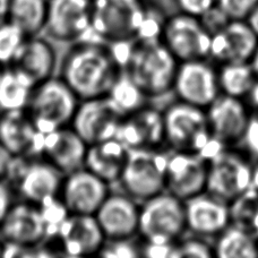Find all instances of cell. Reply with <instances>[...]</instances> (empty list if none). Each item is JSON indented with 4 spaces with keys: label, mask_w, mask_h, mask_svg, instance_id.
<instances>
[{
    "label": "cell",
    "mask_w": 258,
    "mask_h": 258,
    "mask_svg": "<svg viewBox=\"0 0 258 258\" xmlns=\"http://www.w3.org/2000/svg\"><path fill=\"white\" fill-rule=\"evenodd\" d=\"M121 71L111 48L81 42L63 58L60 78L78 99L86 100L107 95Z\"/></svg>",
    "instance_id": "obj_1"
},
{
    "label": "cell",
    "mask_w": 258,
    "mask_h": 258,
    "mask_svg": "<svg viewBox=\"0 0 258 258\" xmlns=\"http://www.w3.org/2000/svg\"><path fill=\"white\" fill-rule=\"evenodd\" d=\"M163 116L165 143L172 151L195 153L209 162L228 147L212 135L205 109L177 100Z\"/></svg>",
    "instance_id": "obj_2"
},
{
    "label": "cell",
    "mask_w": 258,
    "mask_h": 258,
    "mask_svg": "<svg viewBox=\"0 0 258 258\" xmlns=\"http://www.w3.org/2000/svg\"><path fill=\"white\" fill-rule=\"evenodd\" d=\"M179 61L162 40L133 42L122 71L141 87L149 99H158L172 91Z\"/></svg>",
    "instance_id": "obj_3"
},
{
    "label": "cell",
    "mask_w": 258,
    "mask_h": 258,
    "mask_svg": "<svg viewBox=\"0 0 258 258\" xmlns=\"http://www.w3.org/2000/svg\"><path fill=\"white\" fill-rule=\"evenodd\" d=\"M169 156L162 146L129 150L119 178L123 191L138 203L165 191Z\"/></svg>",
    "instance_id": "obj_4"
},
{
    "label": "cell",
    "mask_w": 258,
    "mask_h": 258,
    "mask_svg": "<svg viewBox=\"0 0 258 258\" xmlns=\"http://www.w3.org/2000/svg\"><path fill=\"white\" fill-rule=\"evenodd\" d=\"M187 231L185 203L167 190L141 203L138 233L143 241L174 243Z\"/></svg>",
    "instance_id": "obj_5"
},
{
    "label": "cell",
    "mask_w": 258,
    "mask_h": 258,
    "mask_svg": "<svg viewBox=\"0 0 258 258\" xmlns=\"http://www.w3.org/2000/svg\"><path fill=\"white\" fill-rule=\"evenodd\" d=\"M80 99L61 78L50 77L36 84L27 112L43 134L71 126Z\"/></svg>",
    "instance_id": "obj_6"
},
{
    "label": "cell",
    "mask_w": 258,
    "mask_h": 258,
    "mask_svg": "<svg viewBox=\"0 0 258 258\" xmlns=\"http://www.w3.org/2000/svg\"><path fill=\"white\" fill-rule=\"evenodd\" d=\"M142 0H93L92 31L110 43L136 40L145 21Z\"/></svg>",
    "instance_id": "obj_7"
},
{
    "label": "cell",
    "mask_w": 258,
    "mask_h": 258,
    "mask_svg": "<svg viewBox=\"0 0 258 258\" xmlns=\"http://www.w3.org/2000/svg\"><path fill=\"white\" fill-rule=\"evenodd\" d=\"M64 174L42 158L14 156L6 180L23 201L41 206L59 197Z\"/></svg>",
    "instance_id": "obj_8"
},
{
    "label": "cell",
    "mask_w": 258,
    "mask_h": 258,
    "mask_svg": "<svg viewBox=\"0 0 258 258\" xmlns=\"http://www.w3.org/2000/svg\"><path fill=\"white\" fill-rule=\"evenodd\" d=\"M252 161L240 151L227 147L209 161L206 191L227 203L251 188Z\"/></svg>",
    "instance_id": "obj_9"
},
{
    "label": "cell",
    "mask_w": 258,
    "mask_h": 258,
    "mask_svg": "<svg viewBox=\"0 0 258 258\" xmlns=\"http://www.w3.org/2000/svg\"><path fill=\"white\" fill-rule=\"evenodd\" d=\"M211 39L200 18L181 12L165 20L161 34L179 62L210 59Z\"/></svg>",
    "instance_id": "obj_10"
},
{
    "label": "cell",
    "mask_w": 258,
    "mask_h": 258,
    "mask_svg": "<svg viewBox=\"0 0 258 258\" xmlns=\"http://www.w3.org/2000/svg\"><path fill=\"white\" fill-rule=\"evenodd\" d=\"M207 60L179 62L172 87L177 100L206 109L221 94L218 69Z\"/></svg>",
    "instance_id": "obj_11"
},
{
    "label": "cell",
    "mask_w": 258,
    "mask_h": 258,
    "mask_svg": "<svg viewBox=\"0 0 258 258\" xmlns=\"http://www.w3.org/2000/svg\"><path fill=\"white\" fill-rule=\"evenodd\" d=\"M123 118L107 95L81 100L71 126L87 145L116 137Z\"/></svg>",
    "instance_id": "obj_12"
},
{
    "label": "cell",
    "mask_w": 258,
    "mask_h": 258,
    "mask_svg": "<svg viewBox=\"0 0 258 258\" xmlns=\"http://www.w3.org/2000/svg\"><path fill=\"white\" fill-rule=\"evenodd\" d=\"M93 0H48L44 30L61 42L81 40L92 31Z\"/></svg>",
    "instance_id": "obj_13"
},
{
    "label": "cell",
    "mask_w": 258,
    "mask_h": 258,
    "mask_svg": "<svg viewBox=\"0 0 258 258\" xmlns=\"http://www.w3.org/2000/svg\"><path fill=\"white\" fill-rule=\"evenodd\" d=\"M0 239L17 247H35L48 239V227L41 207L26 201L14 203L0 224Z\"/></svg>",
    "instance_id": "obj_14"
},
{
    "label": "cell",
    "mask_w": 258,
    "mask_h": 258,
    "mask_svg": "<svg viewBox=\"0 0 258 258\" xmlns=\"http://www.w3.org/2000/svg\"><path fill=\"white\" fill-rule=\"evenodd\" d=\"M109 194L107 181L82 168L63 177L59 200L69 214L94 215Z\"/></svg>",
    "instance_id": "obj_15"
},
{
    "label": "cell",
    "mask_w": 258,
    "mask_h": 258,
    "mask_svg": "<svg viewBox=\"0 0 258 258\" xmlns=\"http://www.w3.org/2000/svg\"><path fill=\"white\" fill-rule=\"evenodd\" d=\"M205 111L212 135L225 146H238L251 117L246 101L221 93Z\"/></svg>",
    "instance_id": "obj_16"
},
{
    "label": "cell",
    "mask_w": 258,
    "mask_h": 258,
    "mask_svg": "<svg viewBox=\"0 0 258 258\" xmlns=\"http://www.w3.org/2000/svg\"><path fill=\"white\" fill-rule=\"evenodd\" d=\"M209 162L198 154L170 151L165 190L181 201L206 190Z\"/></svg>",
    "instance_id": "obj_17"
},
{
    "label": "cell",
    "mask_w": 258,
    "mask_h": 258,
    "mask_svg": "<svg viewBox=\"0 0 258 258\" xmlns=\"http://www.w3.org/2000/svg\"><path fill=\"white\" fill-rule=\"evenodd\" d=\"M54 238L61 254L71 257L99 255L107 240L95 216L84 214H69Z\"/></svg>",
    "instance_id": "obj_18"
},
{
    "label": "cell",
    "mask_w": 258,
    "mask_h": 258,
    "mask_svg": "<svg viewBox=\"0 0 258 258\" xmlns=\"http://www.w3.org/2000/svg\"><path fill=\"white\" fill-rule=\"evenodd\" d=\"M116 138L128 150L161 147L165 143L163 110L146 104L127 114L119 123Z\"/></svg>",
    "instance_id": "obj_19"
},
{
    "label": "cell",
    "mask_w": 258,
    "mask_h": 258,
    "mask_svg": "<svg viewBox=\"0 0 258 258\" xmlns=\"http://www.w3.org/2000/svg\"><path fill=\"white\" fill-rule=\"evenodd\" d=\"M183 203L187 231L192 236L216 237L231 224L229 203L206 190Z\"/></svg>",
    "instance_id": "obj_20"
},
{
    "label": "cell",
    "mask_w": 258,
    "mask_h": 258,
    "mask_svg": "<svg viewBox=\"0 0 258 258\" xmlns=\"http://www.w3.org/2000/svg\"><path fill=\"white\" fill-rule=\"evenodd\" d=\"M258 45V36L246 21L231 20L212 35L210 59L220 64L249 62Z\"/></svg>",
    "instance_id": "obj_21"
},
{
    "label": "cell",
    "mask_w": 258,
    "mask_h": 258,
    "mask_svg": "<svg viewBox=\"0 0 258 258\" xmlns=\"http://www.w3.org/2000/svg\"><path fill=\"white\" fill-rule=\"evenodd\" d=\"M43 138L27 110L0 113V143L14 156L41 158Z\"/></svg>",
    "instance_id": "obj_22"
},
{
    "label": "cell",
    "mask_w": 258,
    "mask_h": 258,
    "mask_svg": "<svg viewBox=\"0 0 258 258\" xmlns=\"http://www.w3.org/2000/svg\"><path fill=\"white\" fill-rule=\"evenodd\" d=\"M94 216L107 239L133 238L138 233L140 205L126 192H110Z\"/></svg>",
    "instance_id": "obj_23"
},
{
    "label": "cell",
    "mask_w": 258,
    "mask_h": 258,
    "mask_svg": "<svg viewBox=\"0 0 258 258\" xmlns=\"http://www.w3.org/2000/svg\"><path fill=\"white\" fill-rule=\"evenodd\" d=\"M87 149V143L72 126H67L44 134L41 158L66 176L84 168Z\"/></svg>",
    "instance_id": "obj_24"
},
{
    "label": "cell",
    "mask_w": 258,
    "mask_h": 258,
    "mask_svg": "<svg viewBox=\"0 0 258 258\" xmlns=\"http://www.w3.org/2000/svg\"><path fill=\"white\" fill-rule=\"evenodd\" d=\"M128 149L116 137L89 145L84 168L102 180L119 181L125 167Z\"/></svg>",
    "instance_id": "obj_25"
},
{
    "label": "cell",
    "mask_w": 258,
    "mask_h": 258,
    "mask_svg": "<svg viewBox=\"0 0 258 258\" xmlns=\"http://www.w3.org/2000/svg\"><path fill=\"white\" fill-rule=\"evenodd\" d=\"M11 66L29 76L35 84L52 77L56 67V53L52 45L38 36H30Z\"/></svg>",
    "instance_id": "obj_26"
},
{
    "label": "cell",
    "mask_w": 258,
    "mask_h": 258,
    "mask_svg": "<svg viewBox=\"0 0 258 258\" xmlns=\"http://www.w3.org/2000/svg\"><path fill=\"white\" fill-rule=\"evenodd\" d=\"M35 83L14 66H6L0 73V113L26 110Z\"/></svg>",
    "instance_id": "obj_27"
},
{
    "label": "cell",
    "mask_w": 258,
    "mask_h": 258,
    "mask_svg": "<svg viewBox=\"0 0 258 258\" xmlns=\"http://www.w3.org/2000/svg\"><path fill=\"white\" fill-rule=\"evenodd\" d=\"M47 11L48 0H11L7 21L30 38L44 30Z\"/></svg>",
    "instance_id": "obj_28"
},
{
    "label": "cell",
    "mask_w": 258,
    "mask_h": 258,
    "mask_svg": "<svg viewBox=\"0 0 258 258\" xmlns=\"http://www.w3.org/2000/svg\"><path fill=\"white\" fill-rule=\"evenodd\" d=\"M214 256L219 258H257L258 239L236 225L224 229L213 245Z\"/></svg>",
    "instance_id": "obj_29"
},
{
    "label": "cell",
    "mask_w": 258,
    "mask_h": 258,
    "mask_svg": "<svg viewBox=\"0 0 258 258\" xmlns=\"http://www.w3.org/2000/svg\"><path fill=\"white\" fill-rule=\"evenodd\" d=\"M218 77L221 93L239 99H245L258 81L249 62L220 64Z\"/></svg>",
    "instance_id": "obj_30"
},
{
    "label": "cell",
    "mask_w": 258,
    "mask_h": 258,
    "mask_svg": "<svg viewBox=\"0 0 258 258\" xmlns=\"http://www.w3.org/2000/svg\"><path fill=\"white\" fill-rule=\"evenodd\" d=\"M107 96L123 117L145 107L149 99L125 71L119 74Z\"/></svg>",
    "instance_id": "obj_31"
},
{
    "label": "cell",
    "mask_w": 258,
    "mask_h": 258,
    "mask_svg": "<svg viewBox=\"0 0 258 258\" xmlns=\"http://www.w3.org/2000/svg\"><path fill=\"white\" fill-rule=\"evenodd\" d=\"M231 224L258 239V191L248 189L229 203Z\"/></svg>",
    "instance_id": "obj_32"
},
{
    "label": "cell",
    "mask_w": 258,
    "mask_h": 258,
    "mask_svg": "<svg viewBox=\"0 0 258 258\" xmlns=\"http://www.w3.org/2000/svg\"><path fill=\"white\" fill-rule=\"evenodd\" d=\"M26 36L13 23L5 21L0 24V64L11 66L20 53Z\"/></svg>",
    "instance_id": "obj_33"
},
{
    "label": "cell",
    "mask_w": 258,
    "mask_h": 258,
    "mask_svg": "<svg viewBox=\"0 0 258 258\" xmlns=\"http://www.w3.org/2000/svg\"><path fill=\"white\" fill-rule=\"evenodd\" d=\"M214 257L213 246L202 237L179 239L174 243L172 258H211Z\"/></svg>",
    "instance_id": "obj_34"
},
{
    "label": "cell",
    "mask_w": 258,
    "mask_h": 258,
    "mask_svg": "<svg viewBox=\"0 0 258 258\" xmlns=\"http://www.w3.org/2000/svg\"><path fill=\"white\" fill-rule=\"evenodd\" d=\"M103 257H120V258H135L142 256L141 246L132 240L126 239H107L103 247L99 252Z\"/></svg>",
    "instance_id": "obj_35"
},
{
    "label": "cell",
    "mask_w": 258,
    "mask_h": 258,
    "mask_svg": "<svg viewBox=\"0 0 258 258\" xmlns=\"http://www.w3.org/2000/svg\"><path fill=\"white\" fill-rule=\"evenodd\" d=\"M257 4L258 0H215V6L229 20L239 21H246Z\"/></svg>",
    "instance_id": "obj_36"
},
{
    "label": "cell",
    "mask_w": 258,
    "mask_h": 258,
    "mask_svg": "<svg viewBox=\"0 0 258 258\" xmlns=\"http://www.w3.org/2000/svg\"><path fill=\"white\" fill-rule=\"evenodd\" d=\"M238 145L252 162L258 161V118L254 114H251L246 132Z\"/></svg>",
    "instance_id": "obj_37"
},
{
    "label": "cell",
    "mask_w": 258,
    "mask_h": 258,
    "mask_svg": "<svg viewBox=\"0 0 258 258\" xmlns=\"http://www.w3.org/2000/svg\"><path fill=\"white\" fill-rule=\"evenodd\" d=\"M200 20L202 22V24L204 25L206 31L209 32L211 35H213L216 32L222 30L223 27L228 24V22L231 21L229 20V18L224 15V13L221 12L216 6H214L206 14H204V15L201 16Z\"/></svg>",
    "instance_id": "obj_38"
},
{
    "label": "cell",
    "mask_w": 258,
    "mask_h": 258,
    "mask_svg": "<svg viewBox=\"0 0 258 258\" xmlns=\"http://www.w3.org/2000/svg\"><path fill=\"white\" fill-rule=\"evenodd\" d=\"M181 13L200 18L215 6V0H177Z\"/></svg>",
    "instance_id": "obj_39"
},
{
    "label": "cell",
    "mask_w": 258,
    "mask_h": 258,
    "mask_svg": "<svg viewBox=\"0 0 258 258\" xmlns=\"http://www.w3.org/2000/svg\"><path fill=\"white\" fill-rule=\"evenodd\" d=\"M174 243H153L144 241L141 246L142 256L151 258H172Z\"/></svg>",
    "instance_id": "obj_40"
},
{
    "label": "cell",
    "mask_w": 258,
    "mask_h": 258,
    "mask_svg": "<svg viewBox=\"0 0 258 258\" xmlns=\"http://www.w3.org/2000/svg\"><path fill=\"white\" fill-rule=\"evenodd\" d=\"M13 204V190L11 185L6 183V180H0V224Z\"/></svg>",
    "instance_id": "obj_41"
},
{
    "label": "cell",
    "mask_w": 258,
    "mask_h": 258,
    "mask_svg": "<svg viewBox=\"0 0 258 258\" xmlns=\"http://www.w3.org/2000/svg\"><path fill=\"white\" fill-rule=\"evenodd\" d=\"M14 155L0 143V180H6Z\"/></svg>",
    "instance_id": "obj_42"
},
{
    "label": "cell",
    "mask_w": 258,
    "mask_h": 258,
    "mask_svg": "<svg viewBox=\"0 0 258 258\" xmlns=\"http://www.w3.org/2000/svg\"><path fill=\"white\" fill-rule=\"evenodd\" d=\"M243 100L246 101L251 114H254V116L258 118V81L256 82V84L252 86L251 91Z\"/></svg>",
    "instance_id": "obj_43"
},
{
    "label": "cell",
    "mask_w": 258,
    "mask_h": 258,
    "mask_svg": "<svg viewBox=\"0 0 258 258\" xmlns=\"http://www.w3.org/2000/svg\"><path fill=\"white\" fill-rule=\"evenodd\" d=\"M246 22L248 23V25L251 27V30L255 32V34L258 36V4L255 6V8L252 9L251 13L248 15L246 18Z\"/></svg>",
    "instance_id": "obj_44"
},
{
    "label": "cell",
    "mask_w": 258,
    "mask_h": 258,
    "mask_svg": "<svg viewBox=\"0 0 258 258\" xmlns=\"http://www.w3.org/2000/svg\"><path fill=\"white\" fill-rule=\"evenodd\" d=\"M9 3H11V0H0V24L7 21Z\"/></svg>",
    "instance_id": "obj_45"
},
{
    "label": "cell",
    "mask_w": 258,
    "mask_h": 258,
    "mask_svg": "<svg viewBox=\"0 0 258 258\" xmlns=\"http://www.w3.org/2000/svg\"><path fill=\"white\" fill-rule=\"evenodd\" d=\"M251 188L258 191V161L252 162V173H251Z\"/></svg>",
    "instance_id": "obj_46"
},
{
    "label": "cell",
    "mask_w": 258,
    "mask_h": 258,
    "mask_svg": "<svg viewBox=\"0 0 258 258\" xmlns=\"http://www.w3.org/2000/svg\"><path fill=\"white\" fill-rule=\"evenodd\" d=\"M249 63H250V66L252 67V69H254L255 75H256L257 80H258V45H257V49H256V51L254 53V56H252V58L250 59Z\"/></svg>",
    "instance_id": "obj_47"
},
{
    "label": "cell",
    "mask_w": 258,
    "mask_h": 258,
    "mask_svg": "<svg viewBox=\"0 0 258 258\" xmlns=\"http://www.w3.org/2000/svg\"><path fill=\"white\" fill-rule=\"evenodd\" d=\"M3 250H4V242L2 239H0V256H3Z\"/></svg>",
    "instance_id": "obj_48"
},
{
    "label": "cell",
    "mask_w": 258,
    "mask_h": 258,
    "mask_svg": "<svg viewBox=\"0 0 258 258\" xmlns=\"http://www.w3.org/2000/svg\"><path fill=\"white\" fill-rule=\"evenodd\" d=\"M3 68H4V66H2V64H0V73H2V71H3Z\"/></svg>",
    "instance_id": "obj_49"
}]
</instances>
